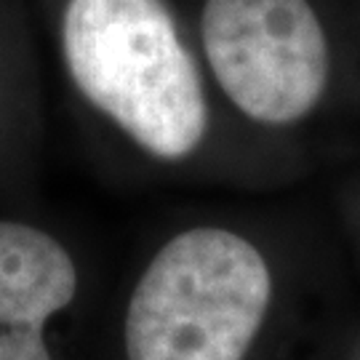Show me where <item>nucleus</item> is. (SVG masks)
I'll return each mask as SVG.
<instances>
[{"instance_id": "3", "label": "nucleus", "mask_w": 360, "mask_h": 360, "mask_svg": "<svg viewBox=\"0 0 360 360\" xmlns=\"http://www.w3.org/2000/svg\"><path fill=\"white\" fill-rule=\"evenodd\" d=\"M200 35L211 72L257 123L307 117L328 83V40L309 0H206Z\"/></svg>"}, {"instance_id": "2", "label": "nucleus", "mask_w": 360, "mask_h": 360, "mask_svg": "<svg viewBox=\"0 0 360 360\" xmlns=\"http://www.w3.org/2000/svg\"><path fill=\"white\" fill-rule=\"evenodd\" d=\"M257 245L198 227L168 240L131 294L129 360H243L270 307Z\"/></svg>"}, {"instance_id": "4", "label": "nucleus", "mask_w": 360, "mask_h": 360, "mask_svg": "<svg viewBox=\"0 0 360 360\" xmlns=\"http://www.w3.org/2000/svg\"><path fill=\"white\" fill-rule=\"evenodd\" d=\"M77 291V270L59 240L0 221V360H51L43 326Z\"/></svg>"}, {"instance_id": "1", "label": "nucleus", "mask_w": 360, "mask_h": 360, "mask_svg": "<svg viewBox=\"0 0 360 360\" xmlns=\"http://www.w3.org/2000/svg\"><path fill=\"white\" fill-rule=\"evenodd\" d=\"M62 51L77 91L160 160L193 155L208 102L166 0H67Z\"/></svg>"}]
</instances>
